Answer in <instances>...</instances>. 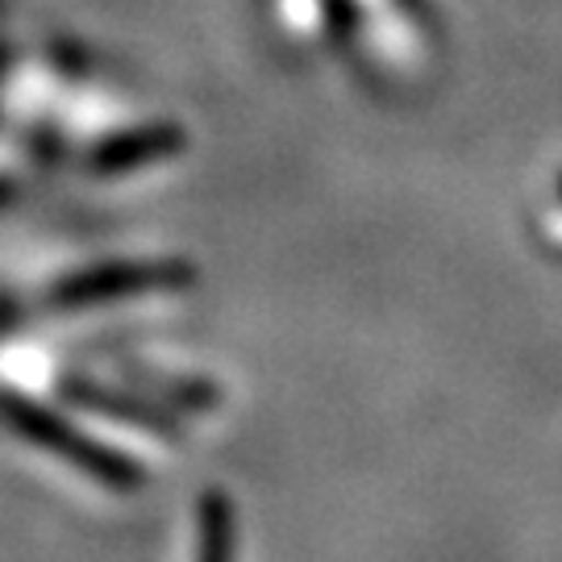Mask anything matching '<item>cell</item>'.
Here are the masks:
<instances>
[{
    "label": "cell",
    "mask_w": 562,
    "mask_h": 562,
    "mask_svg": "<svg viewBox=\"0 0 562 562\" xmlns=\"http://www.w3.org/2000/svg\"><path fill=\"white\" fill-rule=\"evenodd\" d=\"M134 387L146 396L162 401L167 408L183 413H209L222 404V387L213 380H192V375H162V371H134Z\"/></svg>",
    "instance_id": "obj_6"
},
{
    "label": "cell",
    "mask_w": 562,
    "mask_h": 562,
    "mask_svg": "<svg viewBox=\"0 0 562 562\" xmlns=\"http://www.w3.org/2000/svg\"><path fill=\"white\" fill-rule=\"evenodd\" d=\"M192 280L188 262H101L83 267L50 288V308L76 313V308H101L113 301H134L146 292H176Z\"/></svg>",
    "instance_id": "obj_2"
},
{
    "label": "cell",
    "mask_w": 562,
    "mask_h": 562,
    "mask_svg": "<svg viewBox=\"0 0 562 562\" xmlns=\"http://www.w3.org/2000/svg\"><path fill=\"white\" fill-rule=\"evenodd\" d=\"M0 417L30 446H38L46 454H59L67 467H76L80 475L97 480L109 492H138L142 483H146V471H142L138 459H130L117 446H109L101 438L76 429L50 404L30 401L21 392H0Z\"/></svg>",
    "instance_id": "obj_1"
},
{
    "label": "cell",
    "mask_w": 562,
    "mask_h": 562,
    "mask_svg": "<svg viewBox=\"0 0 562 562\" xmlns=\"http://www.w3.org/2000/svg\"><path fill=\"white\" fill-rule=\"evenodd\" d=\"M238 550V513L222 487H204L196 504V562H234Z\"/></svg>",
    "instance_id": "obj_5"
},
{
    "label": "cell",
    "mask_w": 562,
    "mask_h": 562,
    "mask_svg": "<svg viewBox=\"0 0 562 562\" xmlns=\"http://www.w3.org/2000/svg\"><path fill=\"white\" fill-rule=\"evenodd\" d=\"M183 146V134L171 125H150V130H134V134H117L104 146L92 150L88 171L97 176H125V171H138L146 162H159L167 155H176Z\"/></svg>",
    "instance_id": "obj_4"
},
{
    "label": "cell",
    "mask_w": 562,
    "mask_h": 562,
    "mask_svg": "<svg viewBox=\"0 0 562 562\" xmlns=\"http://www.w3.org/2000/svg\"><path fill=\"white\" fill-rule=\"evenodd\" d=\"M63 396L71 404H80V408H88V413H97V417L121 422V425H130V429H142V434L183 438L176 408H167L162 401L146 396L142 387H109V383L71 375V380H63Z\"/></svg>",
    "instance_id": "obj_3"
}]
</instances>
